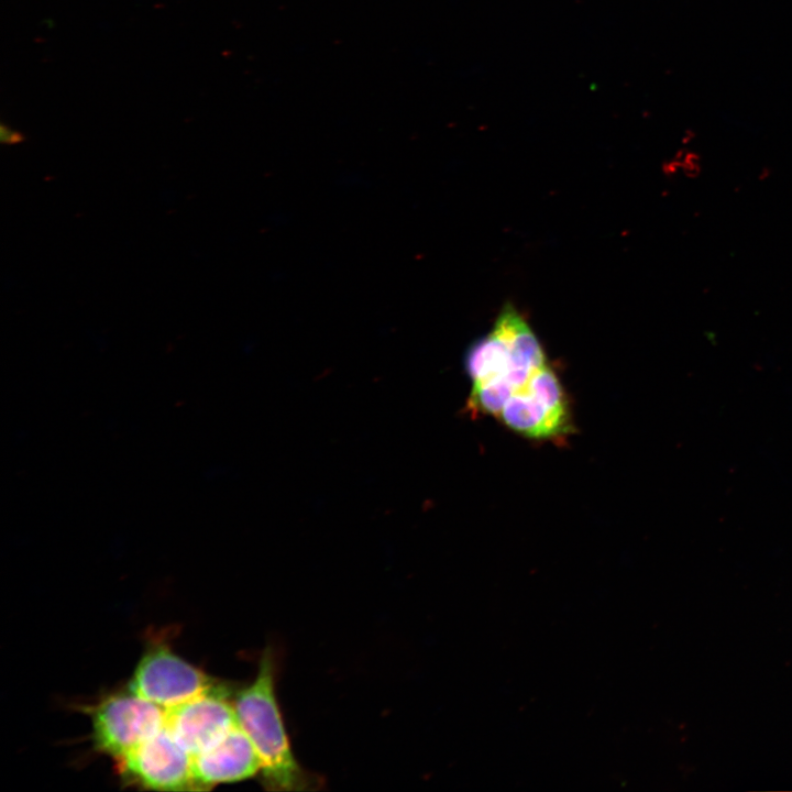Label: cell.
<instances>
[{
	"label": "cell",
	"mask_w": 792,
	"mask_h": 792,
	"mask_svg": "<svg viewBox=\"0 0 792 792\" xmlns=\"http://www.w3.org/2000/svg\"><path fill=\"white\" fill-rule=\"evenodd\" d=\"M278 656L273 647L260 657L254 680L233 696L239 725L260 760V779L267 791H314L322 780L296 759L276 695Z\"/></svg>",
	"instance_id": "obj_1"
},
{
	"label": "cell",
	"mask_w": 792,
	"mask_h": 792,
	"mask_svg": "<svg viewBox=\"0 0 792 792\" xmlns=\"http://www.w3.org/2000/svg\"><path fill=\"white\" fill-rule=\"evenodd\" d=\"M464 363L472 386H491L510 397L547 360L534 331L508 304L493 330L470 345Z\"/></svg>",
	"instance_id": "obj_2"
},
{
	"label": "cell",
	"mask_w": 792,
	"mask_h": 792,
	"mask_svg": "<svg viewBox=\"0 0 792 792\" xmlns=\"http://www.w3.org/2000/svg\"><path fill=\"white\" fill-rule=\"evenodd\" d=\"M497 419L510 430L537 440L559 439L573 429L565 392L548 363L513 392Z\"/></svg>",
	"instance_id": "obj_3"
},
{
	"label": "cell",
	"mask_w": 792,
	"mask_h": 792,
	"mask_svg": "<svg viewBox=\"0 0 792 792\" xmlns=\"http://www.w3.org/2000/svg\"><path fill=\"white\" fill-rule=\"evenodd\" d=\"M97 751L114 760L123 757L165 725V708L128 692L109 694L87 708Z\"/></svg>",
	"instance_id": "obj_4"
},
{
	"label": "cell",
	"mask_w": 792,
	"mask_h": 792,
	"mask_svg": "<svg viewBox=\"0 0 792 792\" xmlns=\"http://www.w3.org/2000/svg\"><path fill=\"white\" fill-rule=\"evenodd\" d=\"M231 688L220 681L165 710V727L191 758L220 741L239 722Z\"/></svg>",
	"instance_id": "obj_5"
},
{
	"label": "cell",
	"mask_w": 792,
	"mask_h": 792,
	"mask_svg": "<svg viewBox=\"0 0 792 792\" xmlns=\"http://www.w3.org/2000/svg\"><path fill=\"white\" fill-rule=\"evenodd\" d=\"M218 680L177 656L166 644H154L140 659L128 689L168 710L182 704Z\"/></svg>",
	"instance_id": "obj_6"
},
{
	"label": "cell",
	"mask_w": 792,
	"mask_h": 792,
	"mask_svg": "<svg viewBox=\"0 0 792 792\" xmlns=\"http://www.w3.org/2000/svg\"><path fill=\"white\" fill-rule=\"evenodd\" d=\"M122 781L158 791L194 790L191 756L164 727L116 760Z\"/></svg>",
	"instance_id": "obj_7"
},
{
	"label": "cell",
	"mask_w": 792,
	"mask_h": 792,
	"mask_svg": "<svg viewBox=\"0 0 792 792\" xmlns=\"http://www.w3.org/2000/svg\"><path fill=\"white\" fill-rule=\"evenodd\" d=\"M260 771V757L239 724L220 741L194 756L191 763L196 791L250 779Z\"/></svg>",
	"instance_id": "obj_8"
},
{
	"label": "cell",
	"mask_w": 792,
	"mask_h": 792,
	"mask_svg": "<svg viewBox=\"0 0 792 792\" xmlns=\"http://www.w3.org/2000/svg\"><path fill=\"white\" fill-rule=\"evenodd\" d=\"M0 140L2 144L15 145L22 143L25 140V135L2 122L0 125Z\"/></svg>",
	"instance_id": "obj_9"
}]
</instances>
